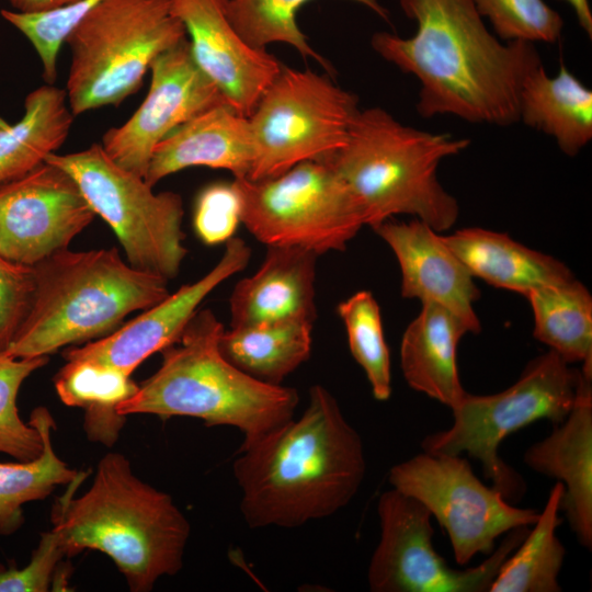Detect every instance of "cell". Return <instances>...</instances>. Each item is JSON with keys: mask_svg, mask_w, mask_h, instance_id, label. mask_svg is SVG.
I'll list each match as a JSON object with an SVG mask.
<instances>
[{"mask_svg": "<svg viewBox=\"0 0 592 592\" xmlns=\"http://www.w3.org/2000/svg\"><path fill=\"white\" fill-rule=\"evenodd\" d=\"M388 480L436 519L459 565L478 554L490 555L501 535L532 526L539 515L532 508L512 505L500 491L485 485L462 455L423 452L392 466Z\"/></svg>", "mask_w": 592, "mask_h": 592, "instance_id": "obj_12", "label": "cell"}, {"mask_svg": "<svg viewBox=\"0 0 592 592\" xmlns=\"http://www.w3.org/2000/svg\"><path fill=\"white\" fill-rule=\"evenodd\" d=\"M77 1H80V0H60V5H61V4H67V3H72V2H77Z\"/></svg>", "mask_w": 592, "mask_h": 592, "instance_id": "obj_41", "label": "cell"}, {"mask_svg": "<svg viewBox=\"0 0 592 592\" xmlns=\"http://www.w3.org/2000/svg\"><path fill=\"white\" fill-rule=\"evenodd\" d=\"M227 1L170 0V5L184 25L197 66L226 101L249 117L283 65L239 35L227 16Z\"/></svg>", "mask_w": 592, "mask_h": 592, "instance_id": "obj_17", "label": "cell"}, {"mask_svg": "<svg viewBox=\"0 0 592 592\" xmlns=\"http://www.w3.org/2000/svg\"><path fill=\"white\" fill-rule=\"evenodd\" d=\"M373 229L398 260L402 297L442 306L454 314L469 333L481 331L474 309L480 292L474 276L440 232L417 218L407 223L390 218Z\"/></svg>", "mask_w": 592, "mask_h": 592, "instance_id": "obj_18", "label": "cell"}, {"mask_svg": "<svg viewBox=\"0 0 592 592\" xmlns=\"http://www.w3.org/2000/svg\"><path fill=\"white\" fill-rule=\"evenodd\" d=\"M466 333L467 327L454 314L422 304L400 344V367L409 387L453 408L466 392L457 367V346Z\"/></svg>", "mask_w": 592, "mask_h": 592, "instance_id": "obj_23", "label": "cell"}, {"mask_svg": "<svg viewBox=\"0 0 592 592\" xmlns=\"http://www.w3.org/2000/svg\"><path fill=\"white\" fill-rule=\"evenodd\" d=\"M87 473H78L53 508V527L68 556L84 549L107 555L133 592H148L178 573L191 526L172 498L139 479L128 458L111 452L98 464L92 486L75 498Z\"/></svg>", "mask_w": 592, "mask_h": 592, "instance_id": "obj_3", "label": "cell"}, {"mask_svg": "<svg viewBox=\"0 0 592 592\" xmlns=\"http://www.w3.org/2000/svg\"><path fill=\"white\" fill-rule=\"evenodd\" d=\"M377 513L380 538L367 570L373 592H489L503 561L530 530L510 531L488 559L460 570L434 549L432 515L421 502L392 488L380 494Z\"/></svg>", "mask_w": 592, "mask_h": 592, "instance_id": "obj_13", "label": "cell"}, {"mask_svg": "<svg viewBox=\"0 0 592 592\" xmlns=\"http://www.w3.org/2000/svg\"><path fill=\"white\" fill-rule=\"evenodd\" d=\"M43 440L39 456L30 462L0 463V536H9L24 523L23 505L43 500L61 485L71 482L79 471L54 452L52 431L56 428L45 407L35 408L29 421Z\"/></svg>", "mask_w": 592, "mask_h": 592, "instance_id": "obj_30", "label": "cell"}, {"mask_svg": "<svg viewBox=\"0 0 592 592\" xmlns=\"http://www.w3.org/2000/svg\"><path fill=\"white\" fill-rule=\"evenodd\" d=\"M232 471L249 527L293 528L346 506L360 490L366 462L362 439L337 399L314 385L297 420L241 444Z\"/></svg>", "mask_w": 592, "mask_h": 592, "instance_id": "obj_2", "label": "cell"}, {"mask_svg": "<svg viewBox=\"0 0 592 592\" xmlns=\"http://www.w3.org/2000/svg\"><path fill=\"white\" fill-rule=\"evenodd\" d=\"M98 1L80 0L34 13H21L8 9L1 10L0 13L29 39L41 59L45 82L54 84L62 44L88 10Z\"/></svg>", "mask_w": 592, "mask_h": 592, "instance_id": "obj_35", "label": "cell"}, {"mask_svg": "<svg viewBox=\"0 0 592 592\" xmlns=\"http://www.w3.org/2000/svg\"><path fill=\"white\" fill-rule=\"evenodd\" d=\"M184 38L170 0H99L65 42L72 114L118 105L140 88L152 61Z\"/></svg>", "mask_w": 592, "mask_h": 592, "instance_id": "obj_7", "label": "cell"}, {"mask_svg": "<svg viewBox=\"0 0 592 592\" xmlns=\"http://www.w3.org/2000/svg\"><path fill=\"white\" fill-rule=\"evenodd\" d=\"M68 556L61 533L52 527L42 533L37 547L23 568L0 563V592H47L57 577L64 557Z\"/></svg>", "mask_w": 592, "mask_h": 592, "instance_id": "obj_37", "label": "cell"}, {"mask_svg": "<svg viewBox=\"0 0 592 592\" xmlns=\"http://www.w3.org/2000/svg\"><path fill=\"white\" fill-rule=\"evenodd\" d=\"M474 277L527 296L532 291L574 278L561 261L509 237L478 227L442 236Z\"/></svg>", "mask_w": 592, "mask_h": 592, "instance_id": "obj_22", "label": "cell"}, {"mask_svg": "<svg viewBox=\"0 0 592 592\" xmlns=\"http://www.w3.org/2000/svg\"><path fill=\"white\" fill-rule=\"evenodd\" d=\"M312 327L307 321L231 327L223 331L218 345L237 368L261 382L281 385L309 358Z\"/></svg>", "mask_w": 592, "mask_h": 592, "instance_id": "obj_26", "label": "cell"}, {"mask_svg": "<svg viewBox=\"0 0 592 592\" xmlns=\"http://www.w3.org/2000/svg\"><path fill=\"white\" fill-rule=\"evenodd\" d=\"M579 380L580 371L549 350L530 361L519 379L506 389L491 395L466 391L451 408L452 425L426 435L421 447L434 455L467 454L481 464L485 478L508 501L519 500L526 491V483L500 457L501 443L538 420L560 424L573 406Z\"/></svg>", "mask_w": 592, "mask_h": 592, "instance_id": "obj_8", "label": "cell"}, {"mask_svg": "<svg viewBox=\"0 0 592 592\" xmlns=\"http://www.w3.org/2000/svg\"><path fill=\"white\" fill-rule=\"evenodd\" d=\"M72 114L64 89L44 84L27 94L14 124L0 116V185L25 175L65 143Z\"/></svg>", "mask_w": 592, "mask_h": 592, "instance_id": "obj_25", "label": "cell"}, {"mask_svg": "<svg viewBox=\"0 0 592 592\" xmlns=\"http://www.w3.org/2000/svg\"><path fill=\"white\" fill-rule=\"evenodd\" d=\"M563 485L557 481L549 491L543 511L521 544L500 567L489 592H560L558 577L566 549L556 531Z\"/></svg>", "mask_w": 592, "mask_h": 592, "instance_id": "obj_29", "label": "cell"}, {"mask_svg": "<svg viewBox=\"0 0 592 592\" xmlns=\"http://www.w3.org/2000/svg\"><path fill=\"white\" fill-rule=\"evenodd\" d=\"M60 400L84 410L83 428L92 442L112 446L118 439L126 417L116 406L138 388L130 376L113 368L81 361H66L54 379Z\"/></svg>", "mask_w": 592, "mask_h": 592, "instance_id": "obj_28", "label": "cell"}, {"mask_svg": "<svg viewBox=\"0 0 592 592\" xmlns=\"http://www.w3.org/2000/svg\"><path fill=\"white\" fill-rule=\"evenodd\" d=\"M357 96L329 76L282 66L249 116L250 180L277 177L305 161H326L346 143Z\"/></svg>", "mask_w": 592, "mask_h": 592, "instance_id": "obj_10", "label": "cell"}, {"mask_svg": "<svg viewBox=\"0 0 592 592\" xmlns=\"http://www.w3.org/2000/svg\"><path fill=\"white\" fill-rule=\"evenodd\" d=\"M95 216L76 181L44 162L0 185V253L33 266L67 249Z\"/></svg>", "mask_w": 592, "mask_h": 592, "instance_id": "obj_15", "label": "cell"}, {"mask_svg": "<svg viewBox=\"0 0 592 592\" xmlns=\"http://www.w3.org/2000/svg\"><path fill=\"white\" fill-rule=\"evenodd\" d=\"M223 323L197 310L173 344L160 351L158 371L116 406L123 417H191L207 426L230 425L251 443L294 418L299 402L292 387L261 382L237 368L218 345Z\"/></svg>", "mask_w": 592, "mask_h": 592, "instance_id": "obj_4", "label": "cell"}, {"mask_svg": "<svg viewBox=\"0 0 592 592\" xmlns=\"http://www.w3.org/2000/svg\"><path fill=\"white\" fill-rule=\"evenodd\" d=\"M33 266L10 261L0 253V353L11 344L34 294Z\"/></svg>", "mask_w": 592, "mask_h": 592, "instance_id": "obj_38", "label": "cell"}, {"mask_svg": "<svg viewBox=\"0 0 592 592\" xmlns=\"http://www.w3.org/2000/svg\"><path fill=\"white\" fill-rule=\"evenodd\" d=\"M250 257L251 250L247 243L241 238L232 237L225 242L217 264L203 277L181 286L112 333L82 346L66 349L64 358L92 363L130 376L150 355L177 342L206 296L242 271Z\"/></svg>", "mask_w": 592, "mask_h": 592, "instance_id": "obj_16", "label": "cell"}, {"mask_svg": "<svg viewBox=\"0 0 592 592\" xmlns=\"http://www.w3.org/2000/svg\"><path fill=\"white\" fill-rule=\"evenodd\" d=\"M241 223V198L235 182H215L197 195L193 226L197 237L208 246L231 239Z\"/></svg>", "mask_w": 592, "mask_h": 592, "instance_id": "obj_36", "label": "cell"}, {"mask_svg": "<svg viewBox=\"0 0 592 592\" xmlns=\"http://www.w3.org/2000/svg\"><path fill=\"white\" fill-rule=\"evenodd\" d=\"M48 361V356L12 357L0 353V453L19 462L39 456L43 440L35 426L20 418L16 397L23 382Z\"/></svg>", "mask_w": 592, "mask_h": 592, "instance_id": "obj_33", "label": "cell"}, {"mask_svg": "<svg viewBox=\"0 0 592 592\" xmlns=\"http://www.w3.org/2000/svg\"><path fill=\"white\" fill-rule=\"evenodd\" d=\"M470 140L405 125L375 106L357 112L344 146L328 162L360 205L372 228L396 215H412L437 232L458 219L459 205L437 179L442 160Z\"/></svg>", "mask_w": 592, "mask_h": 592, "instance_id": "obj_6", "label": "cell"}, {"mask_svg": "<svg viewBox=\"0 0 592 592\" xmlns=\"http://www.w3.org/2000/svg\"><path fill=\"white\" fill-rule=\"evenodd\" d=\"M241 223L266 246L318 255L343 251L365 225L362 209L326 161H305L264 180L236 178Z\"/></svg>", "mask_w": 592, "mask_h": 592, "instance_id": "obj_11", "label": "cell"}, {"mask_svg": "<svg viewBox=\"0 0 592 592\" xmlns=\"http://www.w3.org/2000/svg\"><path fill=\"white\" fill-rule=\"evenodd\" d=\"M519 122L554 138L566 156L574 157L592 139V91L563 64L553 77L540 65L522 86Z\"/></svg>", "mask_w": 592, "mask_h": 592, "instance_id": "obj_24", "label": "cell"}, {"mask_svg": "<svg viewBox=\"0 0 592 592\" xmlns=\"http://www.w3.org/2000/svg\"><path fill=\"white\" fill-rule=\"evenodd\" d=\"M352 356L363 368L373 396L386 401L391 395L389 349L385 340L380 309L368 291H360L338 305Z\"/></svg>", "mask_w": 592, "mask_h": 592, "instance_id": "obj_32", "label": "cell"}, {"mask_svg": "<svg viewBox=\"0 0 592 592\" xmlns=\"http://www.w3.org/2000/svg\"><path fill=\"white\" fill-rule=\"evenodd\" d=\"M78 184L95 215L115 232L134 269L174 278L187 254L182 230L183 201L178 193H155L143 177L116 164L101 144L46 157Z\"/></svg>", "mask_w": 592, "mask_h": 592, "instance_id": "obj_9", "label": "cell"}, {"mask_svg": "<svg viewBox=\"0 0 592 592\" xmlns=\"http://www.w3.org/2000/svg\"><path fill=\"white\" fill-rule=\"evenodd\" d=\"M534 337L565 362L581 363L592 377V296L576 277L532 291Z\"/></svg>", "mask_w": 592, "mask_h": 592, "instance_id": "obj_27", "label": "cell"}, {"mask_svg": "<svg viewBox=\"0 0 592 592\" xmlns=\"http://www.w3.org/2000/svg\"><path fill=\"white\" fill-rule=\"evenodd\" d=\"M30 309L11 344L12 357L48 356L103 338L170 293L167 280L130 266L115 247L58 251L33 265Z\"/></svg>", "mask_w": 592, "mask_h": 592, "instance_id": "obj_5", "label": "cell"}, {"mask_svg": "<svg viewBox=\"0 0 592 592\" xmlns=\"http://www.w3.org/2000/svg\"><path fill=\"white\" fill-rule=\"evenodd\" d=\"M13 11L21 13H34L49 10L60 5V0H7Z\"/></svg>", "mask_w": 592, "mask_h": 592, "instance_id": "obj_40", "label": "cell"}, {"mask_svg": "<svg viewBox=\"0 0 592 592\" xmlns=\"http://www.w3.org/2000/svg\"><path fill=\"white\" fill-rule=\"evenodd\" d=\"M148 93L135 113L102 137L105 153L119 167L145 177L155 147L200 113L228 103L195 62L186 38L160 54L150 66Z\"/></svg>", "mask_w": 592, "mask_h": 592, "instance_id": "obj_14", "label": "cell"}, {"mask_svg": "<svg viewBox=\"0 0 592 592\" xmlns=\"http://www.w3.org/2000/svg\"><path fill=\"white\" fill-rule=\"evenodd\" d=\"M502 42L554 44L563 30L561 15L544 0H473Z\"/></svg>", "mask_w": 592, "mask_h": 592, "instance_id": "obj_34", "label": "cell"}, {"mask_svg": "<svg viewBox=\"0 0 592 592\" xmlns=\"http://www.w3.org/2000/svg\"><path fill=\"white\" fill-rule=\"evenodd\" d=\"M570 5L576 14L578 24L592 38V10L589 0H560Z\"/></svg>", "mask_w": 592, "mask_h": 592, "instance_id": "obj_39", "label": "cell"}, {"mask_svg": "<svg viewBox=\"0 0 592 592\" xmlns=\"http://www.w3.org/2000/svg\"><path fill=\"white\" fill-rule=\"evenodd\" d=\"M318 257L300 247L267 246L259 270L239 281L231 293L230 327L283 321L315 323Z\"/></svg>", "mask_w": 592, "mask_h": 592, "instance_id": "obj_20", "label": "cell"}, {"mask_svg": "<svg viewBox=\"0 0 592 592\" xmlns=\"http://www.w3.org/2000/svg\"><path fill=\"white\" fill-rule=\"evenodd\" d=\"M249 117L229 103L208 109L167 135L153 149L144 180L155 186L190 167L230 171L247 178L253 162Z\"/></svg>", "mask_w": 592, "mask_h": 592, "instance_id": "obj_21", "label": "cell"}, {"mask_svg": "<svg viewBox=\"0 0 592 592\" xmlns=\"http://www.w3.org/2000/svg\"><path fill=\"white\" fill-rule=\"evenodd\" d=\"M524 463L563 485L561 511L579 544L592 547V377L580 371L573 406L545 439L530 446Z\"/></svg>", "mask_w": 592, "mask_h": 592, "instance_id": "obj_19", "label": "cell"}, {"mask_svg": "<svg viewBox=\"0 0 592 592\" xmlns=\"http://www.w3.org/2000/svg\"><path fill=\"white\" fill-rule=\"evenodd\" d=\"M417 24L410 37L377 32L371 44L385 60L420 84L423 118L453 115L468 123L506 127L519 122L520 92L542 64L535 44L502 42L473 0H399Z\"/></svg>", "mask_w": 592, "mask_h": 592, "instance_id": "obj_1", "label": "cell"}, {"mask_svg": "<svg viewBox=\"0 0 592 592\" xmlns=\"http://www.w3.org/2000/svg\"><path fill=\"white\" fill-rule=\"evenodd\" d=\"M309 0H228L227 16L239 35L252 47L265 49L269 44L284 43L301 56L318 61L331 72L332 67L308 43L297 24L299 8ZM388 20V11L378 0H352Z\"/></svg>", "mask_w": 592, "mask_h": 592, "instance_id": "obj_31", "label": "cell"}]
</instances>
